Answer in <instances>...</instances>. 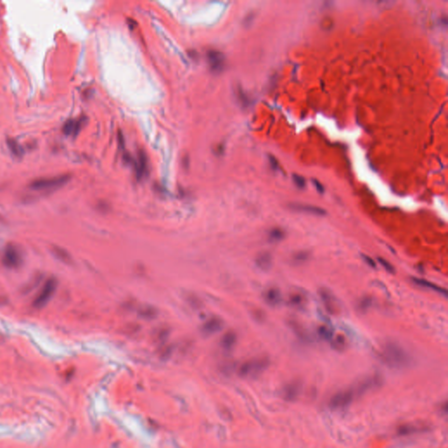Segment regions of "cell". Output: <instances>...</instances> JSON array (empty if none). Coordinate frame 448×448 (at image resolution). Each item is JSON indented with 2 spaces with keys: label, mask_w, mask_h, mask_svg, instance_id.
I'll use <instances>...</instances> for the list:
<instances>
[{
  "label": "cell",
  "mask_w": 448,
  "mask_h": 448,
  "mask_svg": "<svg viewBox=\"0 0 448 448\" xmlns=\"http://www.w3.org/2000/svg\"><path fill=\"white\" fill-rule=\"evenodd\" d=\"M312 184H314L315 188H316V190H317L320 194H323V192H324V186H323V185H322V183L318 182V180L312 178Z\"/></svg>",
  "instance_id": "obj_30"
},
{
  "label": "cell",
  "mask_w": 448,
  "mask_h": 448,
  "mask_svg": "<svg viewBox=\"0 0 448 448\" xmlns=\"http://www.w3.org/2000/svg\"><path fill=\"white\" fill-rule=\"evenodd\" d=\"M135 170L138 180L143 178L147 174V158L143 150L138 152V161L135 162Z\"/></svg>",
  "instance_id": "obj_15"
},
{
  "label": "cell",
  "mask_w": 448,
  "mask_h": 448,
  "mask_svg": "<svg viewBox=\"0 0 448 448\" xmlns=\"http://www.w3.org/2000/svg\"><path fill=\"white\" fill-rule=\"evenodd\" d=\"M84 121H85L84 118L78 119H68L63 124L62 132L64 133V135H66V136H73V138H76L77 135L79 134L80 130L84 126Z\"/></svg>",
  "instance_id": "obj_10"
},
{
  "label": "cell",
  "mask_w": 448,
  "mask_h": 448,
  "mask_svg": "<svg viewBox=\"0 0 448 448\" xmlns=\"http://www.w3.org/2000/svg\"><path fill=\"white\" fill-rule=\"evenodd\" d=\"M264 298L266 303L272 308L278 306L282 302L281 292L275 287H272L268 290H266Z\"/></svg>",
  "instance_id": "obj_12"
},
{
  "label": "cell",
  "mask_w": 448,
  "mask_h": 448,
  "mask_svg": "<svg viewBox=\"0 0 448 448\" xmlns=\"http://www.w3.org/2000/svg\"><path fill=\"white\" fill-rule=\"evenodd\" d=\"M57 286H58V282L56 278H54V276L49 278L48 280L44 283L42 290H40V292L37 294L34 300L32 302L34 308H37V309L45 308L46 306L48 304L49 301L51 300L52 296L56 294Z\"/></svg>",
  "instance_id": "obj_4"
},
{
  "label": "cell",
  "mask_w": 448,
  "mask_h": 448,
  "mask_svg": "<svg viewBox=\"0 0 448 448\" xmlns=\"http://www.w3.org/2000/svg\"><path fill=\"white\" fill-rule=\"evenodd\" d=\"M381 359L388 367L402 368L409 366L412 358L402 346L396 342L385 344L381 352Z\"/></svg>",
  "instance_id": "obj_1"
},
{
  "label": "cell",
  "mask_w": 448,
  "mask_h": 448,
  "mask_svg": "<svg viewBox=\"0 0 448 448\" xmlns=\"http://www.w3.org/2000/svg\"><path fill=\"white\" fill-rule=\"evenodd\" d=\"M238 99H239V101L241 102L242 104L244 105V106H248L250 104V99L244 94L242 90H239Z\"/></svg>",
  "instance_id": "obj_28"
},
{
  "label": "cell",
  "mask_w": 448,
  "mask_h": 448,
  "mask_svg": "<svg viewBox=\"0 0 448 448\" xmlns=\"http://www.w3.org/2000/svg\"><path fill=\"white\" fill-rule=\"evenodd\" d=\"M292 180H294V184L296 185L298 188L304 189L306 185V182L304 177H302L300 175L294 174L292 175Z\"/></svg>",
  "instance_id": "obj_26"
},
{
  "label": "cell",
  "mask_w": 448,
  "mask_h": 448,
  "mask_svg": "<svg viewBox=\"0 0 448 448\" xmlns=\"http://www.w3.org/2000/svg\"><path fill=\"white\" fill-rule=\"evenodd\" d=\"M236 342V336L233 332H228L224 334L222 339V346L226 350H230Z\"/></svg>",
  "instance_id": "obj_22"
},
{
  "label": "cell",
  "mask_w": 448,
  "mask_h": 448,
  "mask_svg": "<svg viewBox=\"0 0 448 448\" xmlns=\"http://www.w3.org/2000/svg\"><path fill=\"white\" fill-rule=\"evenodd\" d=\"M289 208L298 212V213L308 214L314 216H326V211L320 206H314L311 204H304V203H290L289 204Z\"/></svg>",
  "instance_id": "obj_8"
},
{
  "label": "cell",
  "mask_w": 448,
  "mask_h": 448,
  "mask_svg": "<svg viewBox=\"0 0 448 448\" xmlns=\"http://www.w3.org/2000/svg\"><path fill=\"white\" fill-rule=\"evenodd\" d=\"M71 180L70 174L59 175L50 178H40L34 180L29 185V188L34 191H48L60 188L66 185Z\"/></svg>",
  "instance_id": "obj_2"
},
{
  "label": "cell",
  "mask_w": 448,
  "mask_h": 448,
  "mask_svg": "<svg viewBox=\"0 0 448 448\" xmlns=\"http://www.w3.org/2000/svg\"><path fill=\"white\" fill-rule=\"evenodd\" d=\"M256 266L262 272H268L272 267V255L270 252L260 253L256 258Z\"/></svg>",
  "instance_id": "obj_14"
},
{
  "label": "cell",
  "mask_w": 448,
  "mask_h": 448,
  "mask_svg": "<svg viewBox=\"0 0 448 448\" xmlns=\"http://www.w3.org/2000/svg\"><path fill=\"white\" fill-rule=\"evenodd\" d=\"M373 384L372 380L370 381L364 382V384L359 385L357 388H353V390H348L342 393H339L336 395L334 398H332V402H331V406L338 409V408H343L345 406L350 404V402L354 400V395L356 392H364L365 388L370 387Z\"/></svg>",
  "instance_id": "obj_5"
},
{
  "label": "cell",
  "mask_w": 448,
  "mask_h": 448,
  "mask_svg": "<svg viewBox=\"0 0 448 448\" xmlns=\"http://www.w3.org/2000/svg\"><path fill=\"white\" fill-rule=\"evenodd\" d=\"M52 256L56 258L57 260H59L62 262L70 264L72 262V258L70 256V253L66 252L65 248L59 247V246H54L51 250Z\"/></svg>",
  "instance_id": "obj_17"
},
{
  "label": "cell",
  "mask_w": 448,
  "mask_h": 448,
  "mask_svg": "<svg viewBox=\"0 0 448 448\" xmlns=\"http://www.w3.org/2000/svg\"><path fill=\"white\" fill-rule=\"evenodd\" d=\"M269 365V360L266 358H260L256 360H248L242 364L240 368V373L242 376H256L266 370Z\"/></svg>",
  "instance_id": "obj_6"
},
{
  "label": "cell",
  "mask_w": 448,
  "mask_h": 448,
  "mask_svg": "<svg viewBox=\"0 0 448 448\" xmlns=\"http://www.w3.org/2000/svg\"><path fill=\"white\" fill-rule=\"evenodd\" d=\"M331 346L332 348L337 351H343L348 346V340L346 337L343 334H337L334 336L332 339L331 340Z\"/></svg>",
  "instance_id": "obj_20"
},
{
  "label": "cell",
  "mask_w": 448,
  "mask_h": 448,
  "mask_svg": "<svg viewBox=\"0 0 448 448\" xmlns=\"http://www.w3.org/2000/svg\"><path fill=\"white\" fill-rule=\"evenodd\" d=\"M210 70L214 74H220L226 66V58L222 52L218 50H210L206 54Z\"/></svg>",
  "instance_id": "obj_7"
},
{
  "label": "cell",
  "mask_w": 448,
  "mask_h": 448,
  "mask_svg": "<svg viewBox=\"0 0 448 448\" xmlns=\"http://www.w3.org/2000/svg\"><path fill=\"white\" fill-rule=\"evenodd\" d=\"M306 297L301 292H294L288 297V304L295 309H303L306 306Z\"/></svg>",
  "instance_id": "obj_16"
},
{
  "label": "cell",
  "mask_w": 448,
  "mask_h": 448,
  "mask_svg": "<svg viewBox=\"0 0 448 448\" xmlns=\"http://www.w3.org/2000/svg\"><path fill=\"white\" fill-rule=\"evenodd\" d=\"M1 262L6 269H20L24 262V256L20 248L14 244H7L4 250Z\"/></svg>",
  "instance_id": "obj_3"
},
{
  "label": "cell",
  "mask_w": 448,
  "mask_h": 448,
  "mask_svg": "<svg viewBox=\"0 0 448 448\" xmlns=\"http://www.w3.org/2000/svg\"><path fill=\"white\" fill-rule=\"evenodd\" d=\"M378 261L379 262V264L384 268V269L388 273H395V267L392 266L390 262H388V260H386V259L384 258H382V256H378Z\"/></svg>",
  "instance_id": "obj_25"
},
{
  "label": "cell",
  "mask_w": 448,
  "mask_h": 448,
  "mask_svg": "<svg viewBox=\"0 0 448 448\" xmlns=\"http://www.w3.org/2000/svg\"><path fill=\"white\" fill-rule=\"evenodd\" d=\"M269 161L270 164V166L272 168L273 170H278V162L276 160V158L272 156V155H269Z\"/></svg>",
  "instance_id": "obj_29"
},
{
  "label": "cell",
  "mask_w": 448,
  "mask_h": 448,
  "mask_svg": "<svg viewBox=\"0 0 448 448\" xmlns=\"http://www.w3.org/2000/svg\"><path fill=\"white\" fill-rule=\"evenodd\" d=\"M317 334L320 339L326 342H331L334 337V331L329 326H320L317 329Z\"/></svg>",
  "instance_id": "obj_21"
},
{
  "label": "cell",
  "mask_w": 448,
  "mask_h": 448,
  "mask_svg": "<svg viewBox=\"0 0 448 448\" xmlns=\"http://www.w3.org/2000/svg\"><path fill=\"white\" fill-rule=\"evenodd\" d=\"M371 306H372V300L370 298L365 297L359 301V303L357 304V308L359 311L364 312L368 310V308H370Z\"/></svg>",
  "instance_id": "obj_24"
},
{
  "label": "cell",
  "mask_w": 448,
  "mask_h": 448,
  "mask_svg": "<svg viewBox=\"0 0 448 448\" xmlns=\"http://www.w3.org/2000/svg\"><path fill=\"white\" fill-rule=\"evenodd\" d=\"M310 256H311V255H310L309 252H306V250H301V252L295 253L292 256V262H294V264L300 266V264H303L304 262H308L309 258H310Z\"/></svg>",
  "instance_id": "obj_23"
},
{
  "label": "cell",
  "mask_w": 448,
  "mask_h": 448,
  "mask_svg": "<svg viewBox=\"0 0 448 448\" xmlns=\"http://www.w3.org/2000/svg\"><path fill=\"white\" fill-rule=\"evenodd\" d=\"M224 328V322L220 318H211L205 322L202 326V332L210 336L216 332H219Z\"/></svg>",
  "instance_id": "obj_13"
},
{
  "label": "cell",
  "mask_w": 448,
  "mask_h": 448,
  "mask_svg": "<svg viewBox=\"0 0 448 448\" xmlns=\"http://www.w3.org/2000/svg\"><path fill=\"white\" fill-rule=\"evenodd\" d=\"M318 295L322 300V303L326 310L329 312L330 314H336L338 308H337V304H336V298L334 296L332 295V292L328 289L322 288L318 290Z\"/></svg>",
  "instance_id": "obj_9"
},
{
  "label": "cell",
  "mask_w": 448,
  "mask_h": 448,
  "mask_svg": "<svg viewBox=\"0 0 448 448\" xmlns=\"http://www.w3.org/2000/svg\"><path fill=\"white\" fill-rule=\"evenodd\" d=\"M286 236V232L282 228H272L268 232V240L270 242H280Z\"/></svg>",
  "instance_id": "obj_19"
},
{
  "label": "cell",
  "mask_w": 448,
  "mask_h": 448,
  "mask_svg": "<svg viewBox=\"0 0 448 448\" xmlns=\"http://www.w3.org/2000/svg\"><path fill=\"white\" fill-rule=\"evenodd\" d=\"M6 144L9 150H10V152L14 155V157L17 158H23V156L24 155V147L22 146L20 144L18 143V141L14 140V138H8L6 140Z\"/></svg>",
  "instance_id": "obj_18"
},
{
  "label": "cell",
  "mask_w": 448,
  "mask_h": 448,
  "mask_svg": "<svg viewBox=\"0 0 448 448\" xmlns=\"http://www.w3.org/2000/svg\"><path fill=\"white\" fill-rule=\"evenodd\" d=\"M412 282L418 286L422 287V288L428 289V290H434L435 292L444 295V297L448 296V290H446V289H444L443 287L438 286L436 284L432 283L429 280H424V278H412Z\"/></svg>",
  "instance_id": "obj_11"
},
{
  "label": "cell",
  "mask_w": 448,
  "mask_h": 448,
  "mask_svg": "<svg viewBox=\"0 0 448 448\" xmlns=\"http://www.w3.org/2000/svg\"><path fill=\"white\" fill-rule=\"evenodd\" d=\"M362 258L364 259V262L367 264L368 266L371 267V268H374L376 269V262H374V260L373 258H371L370 256L365 255V254H362Z\"/></svg>",
  "instance_id": "obj_27"
}]
</instances>
